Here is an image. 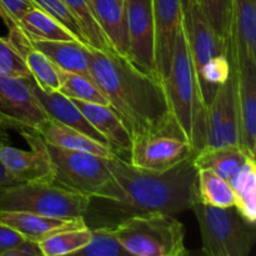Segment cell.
Returning <instances> with one entry per match:
<instances>
[{"label":"cell","mask_w":256,"mask_h":256,"mask_svg":"<svg viewBox=\"0 0 256 256\" xmlns=\"http://www.w3.org/2000/svg\"><path fill=\"white\" fill-rule=\"evenodd\" d=\"M198 196L204 204L218 208L235 205V194L232 185L208 169H198Z\"/></svg>","instance_id":"cell-25"},{"label":"cell","mask_w":256,"mask_h":256,"mask_svg":"<svg viewBox=\"0 0 256 256\" xmlns=\"http://www.w3.org/2000/svg\"><path fill=\"white\" fill-rule=\"evenodd\" d=\"M155 18V62L158 76L164 84L172 64L178 32L182 26L180 0H152Z\"/></svg>","instance_id":"cell-13"},{"label":"cell","mask_w":256,"mask_h":256,"mask_svg":"<svg viewBox=\"0 0 256 256\" xmlns=\"http://www.w3.org/2000/svg\"><path fill=\"white\" fill-rule=\"evenodd\" d=\"M89 198L55 182H18L0 189V210L82 219Z\"/></svg>","instance_id":"cell-7"},{"label":"cell","mask_w":256,"mask_h":256,"mask_svg":"<svg viewBox=\"0 0 256 256\" xmlns=\"http://www.w3.org/2000/svg\"><path fill=\"white\" fill-rule=\"evenodd\" d=\"M35 6L39 8L40 10L52 16V19L56 20L62 28L68 30L75 39L82 44L86 45L84 38H82V32L79 29L76 20L72 16V12L65 4L64 0H32Z\"/></svg>","instance_id":"cell-31"},{"label":"cell","mask_w":256,"mask_h":256,"mask_svg":"<svg viewBox=\"0 0 256 256\" xmlns=\"http://www.w3.org/2000/svg\"><path fill=\"white\" fill-rule=\"evenodd\" d=\"M60 86L58 92L72 100L109 105V102L92 80L59 69Z\"/></svg>","instance_id":"cell-28"},{"label":"cell","mask_w":256,"mask_h":256,"mask_svg":"<svg viewBox=\"0 0 256 256\" xmlns=\"http://www.w3.org/2000/svg\"><path fill=\"white\" fill-rule=\"evenodd\" d=\"M182 2V15L188 14L189 10L194 6V4L196 2V0H180Z\"/></svg>","instance_id":"cell-38"},{"label":"cell","mask_w":256,"mask_h":256,"mask_svg":"<svg viewBox=\"0 0 256 256\" xmlns=\"http://www.w3.org/2000/svg\"><path fill=\"white\" fill-rule=\"evenodd\" d=\"M92 239L75 252L78 256H130L112 229H90Z\"/></svg>","instance_id":"cell-30"},{"label":"cell","mask_w":256,"mask_h":256,"mask_svg":"<svg viewBox=\"0 0 256 256\" xmlns=\"http://www.w3.org/2000/svg\"><path fill=\"white\" fill-rule=\"evenodd\" d=\"M196 4L218 36L229 42L232 36V0H196Z\"/></svg>","instance_id":"cell-29"},{"label":"cell","mask_w":256,"mask_h":256,"mask_svg":"<svg viewBox=\"0 0 256 256\" xmlns=\"http://www.w3.org/2000/svg\"><path fill=\"white\" fill-rule=\"evenodd\" d=\"M226 54L232 62V72L218 88L208 105V136L205 148L239 145V112H238V64L232 44L229 40Z\"/></svg>","instance_id":"cell-8"},{"label":"cell","mask_w":256,"mask_h":256,"mask_svg":"<svg viewBox=\"0 0 256 256\" xmlns=\"http://www.w3.org/2000/svg\"><path fill=\"white\" fill-rule=\"evenodd\" d=\"M194 156L164 172L134 166L114 156L108 166L124 190L122 200L89 198L82 220L89 229H114L132 218L178 214L192 209L198 199V169Z\"/></svg>","instance_id":"cell-1"},{"label":"cell","mask_w":256,"mask_h":256,"mask_svg":"<svg viewBox=\"0 0 256 256\" xmlns=\"http://www.w3.org/2000/svg\"><path fill=\"white\" fill-rule=\"evenodd\" d=\"M54 170V182L86 198L122 200L124 190L109 169L106 158L62 149L45 142Z\"/></svg>","instance_id":"cell-4"},{"label":"cell","mask_w":256,"mask_h":256,"mask_svg":"<svg viewBox=\"0 0 256 256\" xmlns=\"http://www.w3.org/2000/svg\"><path fill=\"white\" fill-rule=\"evenodd\" d=\"M238 66L245 62L256 64V2L232 0V36Z\"/></svg>","instance_id":"cell-18"},{"label":"cell","mask_w":256,"mask_h":256,"mask_svg":"<svg viewBox=\"0 0 256 256\" xmlns=\"http://www.w3.org/2000/svg\"><path fill=\"white\" fill-rule=\"evenodd\" d=\"M2 128H4V126H2V125L0 124V129H2ZM4 129H6V128H4Z\"/></svg>","instance_id":"cell-39"},{"label":"cell","mask_w":256,"mask_h":256,"mask_svg":"<svg viewBox=\"0 0 256 256\" xmlns=\"http://www.w3.org/2000/svg\"><path fill=\"white\" fill-rule=\"evenodd\" d=\"M0 224L14 230L24 239L40 242L42 240L64 232V230L84 228L82 219H62L45 216L28 212H6L0 210Z\"/></svg>","instance_id":"cell-16"},{"label":"cell","mask_w":256,"mask_h":256,"mask_svg":"<svg viewBox=\"0 0 256 256\" xmlns=\"http://www.w3.org/2000/svg\"><path fill=\"white\" fill-rule=\"evenodd\" d=\"M64 2L72 12V16L76 20L88 46L98 50L114 52L95 19L90 0H64Z\"/></svg>","instance_id":"cell-26"},{"label":"cell","mask_w":256,"mask_h":256,"mask_svg":"<svg viewBox=\"0 0 256 256\" xmlns=\"http://www.w3.org/2000/svg\"><path fill=\"white\" fill-rule=\"evenodd\" d=\"M0 5L6 10L8 14L16 24L25 12L36 8L32 0H0Z\"/></svg>","instance_id":"cell-33"},{"label":"cell","mask_w":256,"mask_h":256,"mask_svg":"<svg viewBox=\"0 0 256 256\" xmlns=\"http://www.w3.org/2000/svg\"><path fill=\"white\" fill-rule=\"evenodd\" d=\"M235 194V205L239 214L249 224L256 222V164L250 159L244 169L230 182Z\"/></svg>","instance_id":"cell-24"},{"label":"cell","mask_w":256,"mask_h":256,"mask_svg":"<svg viewBox=\"0 0 256 256\" xmlns=\"http://www.w3.org/2000/svg\"><path fill=\"white\" fill-rule=\"evenodd\" d=\"M129 54L126 59L136 69L158 76L155 62V18L152 0H125Z\"/></svg>","instance_id":"cell-11"},{"label":"cell","mask_w":256,"mask_h":256,"mask_svg":"<svg viewBox=\"0 0 256 256\" xmlns=\"http://www.w3.org/2000/svg\"><path fill=\"white\" fill-rule=\"evenodd\" d=\"M92 126L102 135L115 156L129 162L132 135L109 105L72 100Z\"/></svg>","instance_id":"cell-14"},{"label":"cell","mask_w":256,"mask_h":256,"mask_svg":"<svg viewBox=\"0 0 256 256\" xmlns=\"http://www.w3.org/2000/svg\"><path fill=\"white\" fill-rule=\"evenodd\" d=\"M192 210L202 234V254L209 256H248L256 242L255 225L249 224L235 206L218 208L199 198Z\"/></svg>","instance_id":"cell-5"},{"label":"cell","mask_w":256,"mask_h":256,"mask_svg":"<svg viewBox=\"0 0 256 256\" xmlns=\"http://www.w3.org/2000/svg\"><path fill=\"white\" fill-rule=\"evenodd\" d=\"M250 159L239 145H226L219 148H204L194 158L196 169H208L214 172L228 182H232L245 168Z\"/></svg>","instance_id":"cell-22"},{"label":"cell","mask_w":256,"mask_h":256,"mask_svg":"<svg viewBox=\"0 0 256 256\" xmlns=\"http://www.w3.org/2000/svg\"><path fill=\"white\" fill-rule=\"evenodd\" d=\"M8 129H0V142H9V138H8ZM14 184H18V182H15L14 179L12 178V175L8 172V170L5 169L4 165L2 164V162H0V189H2V188H6V186H10V185H14Z\"/></svg>","instance_id":"cell-36"},{"label":"cell","mask_w":256,"mask_h":256,"mask_svg":"<svg viewBox=\"0 0 256 256\" xmlns=\"http://www.w3.org/2000/svg\"><path fill=\"white\" fill-rule=\"evenodd\" d=\"M0 74L16 78L32 76L22 56L8 38H0Z\"/></svg>","instance_id":"cell-32"},{"label":"cell","mask_w":256,"mask_h":256,"mask_svg":"<svg viewBox=\"0 0 256 256\" xmlns=\"http://www.w3.org/2000/svg\"><path fill=\"white\" fill-rule=\"evenodd\" d=\"M22 239L24 238L22 235L0 224V256L4 255L8 250L14 248L16 244H19Z\"/></svg>","instance_id":"cell-35"},{"label":"cell","mask_w":256,"mask_h":256,"mask_svg":"<svg viewBox=\"0 0 256 256\" xmlns=\"http://www.w3.org/2000/svg\"><path fill=\"white\" fill-rule=\"evenodd\" d=\"M90 4L95 19L112 49L116 54L128 58L129 34L125 0H90Z\"/></svg>","instance_id":"cell-19"},{"label":"cell","mask_w":256,"mask_h":256,"mask_svg":"<svg viewBox=\"0 0 256 256\" xmlns=\"http://www.w3.org/2000/svg\"><path fill=\"white\" fill-rule=\"evenodd\" d=\"M92 239V230L89 228L64 230L56 232L39 242L42 256L74 255L84 248Z\"/></svg>","instance_id":"cell-27"},{"label":"cell","mask_w":256,"mask_h":256,"mask_svg":"<svg viewBox=\"0 0 256 256\" xmlns=\"http://www.w3.org/2000/svg\"><path fill=\"white\" fill-rule=\"evenodd\" d=\"M48 114L32 92L28 78L0 74V124L16 132H34Z\"/></svg>","instance_id":"cell-10"},{"label":"cell","mask_w":256,"mask_h":256,"mask_svg":"<svg viewBox=\"0 0 256 256\" xmlns=\"http://www.w3.org/2000/svg\"><path fill=\"white\" fill-rule=\"evenodd\" d=\"M196 155L194 148L179 128L142 135L132 140L129 162L152 172H164Z\"/></svg>","instance_id":"cell-9"},{"label":"cell","mask_w":256,"mask_h":256,"mask_svg":"<svg viewBox=\"0 0 256 256\" xmlns=\"http://www.w3.org/2000/svg\"><path fill=\"white\" fill-rule=\"evenodd\" d=\"M112 230L130 255H188L185 228L172 214H149L132 218Z\"/></svg>","instance_id":"cell-6"},{"label":"cell","mask_w":256,"mask_h":256,"mask_svg":"<svg viewBox=\"0 0 256 256\" xmlns=\"http://www.w3.org/2000/svg\"><path fill=\"white\" fill-rule=\"evenodd\" d=\"M18 25L30 40H76L56 20L45 14L39 8L25 12L18 22Z\"/></svg>","instance_id":"cell-23"},{"label":"cell","mask_w":256,"mask_h":256,"mask_svg":"<svg viewBox=\"0 0 256 256\" xmlns=\"http://www.w3.org/2000/svg\"><path fill=\"white\" fill-rule=\"evenodd\" d=\"M238 112L240 148L255 158L256 149V64L238 66Z\"/></svg>","instance_id":"cell-15"},{"label":"cell","mask_w":256,"mask_h":256,"mask_svg":"<svg viewBox=\"0 0 256 256\" xmlns=\"http://www.w3.org/2000/svg\"><path fill=\"white\" fill-rule=\"evenodd\" d=\"M164 86L172 119L198 154L206 145L208 109L192 66L182 20Z\"/></svg>","instance_id":"cell-3"},{"label":"cell","mask_w":256,"mask_h":256,"mask_svg":"<svg viewBox=\"0 0 256 256\" xmlns=\"http://www.w3.org/2000/svg\"><path fill=\"white\" fill-rule=\"evenodd\" d=\"M29 144V150L0 142V162L18 182H54V170L45 142L34 132H20Z\"/></svg>","instance_id":"cell-12"},{"label":"cell","mask_w":256,"mask_h":256,"mask_svg":"<svg viewBox=\"0 0 256 256\" xmlns=\"http://www.w3.org/2000/svg\"><path fill=\"white\" fill-rule=\"evenodd\" d=\"M28 82L48 116L68 126L74 128L78 132H82L92 139L108 145L104 138L92 126V124L88 122L86 118L82 115V112L72 99L59 92H45L40 89L32 76L28 78Z\"/></svg>","instance_id":"cell-17"},{"label":"cell","mask_w":256,"mask_h":256,"mask_svg":"<svg viewBox=\"0 0 256 256\" xmlns=\"http://www.w3.org/2000/svg\"><path fill=\"white\" fill-rule=\"evenodd\" d=\"M2 256H42L39 242L29 239H22L19 244L8 250Z\"/></svg>","instance_id":"cell-34"},{"label":"cell","mask_w":256,"mask_h":256,"mask_svg":"<svg viewBox=\"0 0 256 256\" xmlns=\"http://www.w3.org/2000/svg\"><path fill=\"white\" fill-rule=\"evenodd\" d=\"M0 18H2V20L5 22V25H6L8 28L12 26V25L16 24V22H15L14 20H12V18H10V15L8 14L6 10H5L4 8L2 6V5H0ZM16 25H18V24H16Z\"/></svg>","instance_id":"cell-37"},{"label":"cell","mask_w":256,"mask_h":256,"mask_svg":"<svg viewBox=\"0 0 256 256\" xmlns=\"http://www.w3.org/2000/svg\"><path fill=\"white\" fill-rule=\"evenodd\" d=\"M30 44L46 55L59 69L92 80L88 45L76 40H30Z\"/></svg>","instance_id":"cell-20"},{"label":"cell","mask_w":256,"mask_h":256,"mask_svg":"<svg viewBox=\"0 0 256 256\" xmlns=\"http://www.w3.org/2000/svg\"><path fill=\"white\" fill-rule=\"evenodd\" d=\"M88 49L92 80L124 122L132 140L179 128L159 78L140 72L126 58L112 50Z\"/></svg>","instance_id":"cell-2"},{"label":"cell","mask_w":256,"mask_h":256,"mask_svg":"<svg viewBox=\"0 0 256 256\" xmlns=\"http://www.w3.org/2000/svg\"><path fill=\"white\" fill-rule=\"evenodd\" d=\"M35 132L46 144L54 145V146L92 152V154L99 155L106 159L115 156L108 145L92 139L82 132H78L74 128L62 124L52 118H48L44 122H40L35 129Z\"/></svg>","instance_id":"cell-21"}]
</instances>
